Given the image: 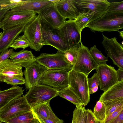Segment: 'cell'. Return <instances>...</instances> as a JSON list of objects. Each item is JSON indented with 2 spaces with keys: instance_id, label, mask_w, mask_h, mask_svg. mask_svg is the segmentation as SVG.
<instances>
[{
  "instance_id": "cell-1",
  "label": "cell",
  "mask_w": 123,
  "mask_h": 123,
  "mask_svg": "<svg viewBox=\"0 0 123 123\" xmlns=\"http://www.w3.org/2000/svg\"><path fill=\"white\" fill-rule=\"evenodd\" d=\"M85 27L91 31L103 32L116 31L123 28V14H112L106 12L101 17L88 23Z\"/></svg>"
},
{
  "instance_id": "cell-2",
  "label": "cell",
  "mask_w": 123,
  "mask_h": 123,
  "mask_svg": "<svg viewBox=\"0 0 123 123\" xmlns=\"http://www.w3.org/2000/svg\"><path fill=\"white\" fill-rule=\"evenodd\" d=\"M88 76L71 69L68 72V86L79 97L85 106L89 102Z\"/></svg>"
},
{
  "instance_id": "cell-3",
  "label": "cell",
  "mask_w": 123,
  "mask_h": 123,
  "mask_svg": "<svg viewBox=\"0 0 123 123\" xmlns=\"http://www.w3.org/2000/svg\"><path fill=\"white\" fill-rule=\"evenodd\" d=\"M58 91L51 87L40 84L30 89L25 96L32 108L37 104L50 101L58 96Z\"/></svg>"
},
{
  "instance_id": "cell-4",
  "label": "cell",
  "mask_w": 123,
  "mask_h": 123,
  "mask_svg": "<svg viewBox=\"0 0 123 123\" xmlns=\"http://www.w3.org/2000/svg\"><path fill=\"white\" fill-rule=\"evenodd\" d=\"M24 35L30 43L29 47L36 51H40L43 46L42 43L41 19L37 15L25 27Z\"/></svg>"
},
{
  "instance_id": "cell-5",
  "label": "cell",
  "mask_w": 123,
  "mask_h": 123,
  "mask_svg": "<svg viewBox=\"0 0 123 123\" xmlns=\"http://www.w3.org/2000/svg\"><path fill=\"white\" fill-rule=\"evenodd\" d=\"M31 110L25 95H23L12 100L0 110V120L4 122Z\"/></svg>"
},
{
  "instance_id": "cell-6",
  "label": "cell",
  "mask_w": 123,
  "mask_h": 123,
  "mask_svg": "<svg viewBox=\"0 0 123 123\" xmlns=\"http://www.w3.org/2000/svg\"><path fill=\"white\" fill-rule=\"evenodd\" d=\"M80 43V46L78 50L76 61L72 69L88 76L90 72L96 69L98 64L90 54L88 48L84 45L81 41Z\"/></svg>"
},
{
  "instance_id": "cell-7",
  "label": "cell",
  "mask_w": 123,
  "mask_h": 123,
  "mask_svg": "<svg viewBox=\"0 0 123 123\" xmlns=\"http://www.w3.org/2000/svg\"><path fill=\"white\" fill-rule=\"evenodd\" d=\"M41 19L43 45H50L58 50L64 52L67 49L61 37L59 29Z\"/></svg>"
},
{
  "instance_id": "cell-8",
  "label": "cell",
  "mask_w": 123,
  "mask_h": 123,
  "mask_svg": "<svg viewBox=\"0 0 123 123\" xmlns=\"http://www.w3.org/2000/svg\"><path fill=\"white\" fill-rule=\"evenodd\" d=\"M69 71L64 70L48 69L45 73L40 84L59 91L68 86Z\"/></svg>"
},
{
  "instance_id": "cell-9",
  "label": "cell",
  "mask_w": 123,
  "mask_h": 123,
  "mask_svg": "<svg viewBox=\"0 0 123 123\" xmlns=\"http://www.w3.org/2000/svg\"><path fill=\"white\" fill-rule=\"evenodd\" d=\"M37 13L30 11L14 12L9 11L0 23V28L4 30L16 26L27 24L37 15Z\"/></svg>"
},
{
  "instance_id": "cell-10",
  "label": "cell",
  "mask_w": 123,
  "mask_h": 123,
  "mask_svg": "<svg viewBox=\"0 0 123 123\" xmlns=\"http://www.w3.org/2000/svg\"><path fill=\"white\" fill-rule=\"evenodd\" d=\"M36 61L48 69L64 70L70 71L72 66L65 60L63 52L59 50L54 54L43 53L36 58Z\"/></svg>"
},
{
  "instance_id": "cell-11",
  "label": "cell",
  "mask_w": 123,
  "mask_h": 123,
  "mask_svg": "<svg viewBox=\"0 0 123 123\" xmlns=\"http://www.w3.org/2000/svg\"><path fill=\"white\" fill-rule=\"evenodd\" d=\"M58 29L61 37L67 49L79 44L81 41V34L74 20L66 21Z\"/></svg>"
},
{
  "instance_id": "cell-12",
  "label": "cell",
  "mask_w": 123,
  "mask_h": 123,
  "mask_svg": "<svg viewBox=\"0 0 123 123\" xmlns=\"http://www.w3.org/2000/svg\"><path fill=\"white\" fill-rule=\"evenodd\" d=\"M102 43L107 56L119 69L123 70V45L118 42L116 37L109 38L102 34Z\"/></svg>"
},
{
  "instance_id": "cell-13",
  "label": "cell",
  "mask_w": 123,
  "mask_h": 123,
  "mask_svg": "<svg viewBox=\"0 0 123 123\" xmlns=\"http://www.w3.org/2000/svg\"><path fill=\"white\" fill-rule=\"evenodd\" d=\"M110 3L107 0H76L75 2L79 12L85 11L93 13L91 22L100 17L105 13Z\"/></svg>"
},
{
  "instance_id": "cell-14",
  "label": "cell",
  "mask_w": 123,
  "mask_h": 123,
  "mask_svg": "<svg viewBox=\"0 0 123 123\" xmlns=\"http://www.w3.org/2000/svg\"><path fill=\"white\" fill-rule=\"evenodd\" d=\"M96 69L99 79L100 89L104 92L118 82L116 70L114 67L106 63H99Z\"/></svg>"
},
{
  "instance_id": "cell-15",
  "label": "cell",
  "mask_w": 123,
  "mask_h": 123,
  "mask_svg": "<svg viewBox=\"0 0 123 123\" xmlns=\"http://www.w3.org/2000/svg\"><path fill=\"white\" fill-rule=\"evenodd\" d=\"M48 69L36 61L25 68L23 73L25 77V89L29 90L32 87L40 84L43 76Z\"/></svg>"
},
{
  "instance_id": "cell-16",
  "label": "cell",
  "mask_w": 123,
  "mask_h": 123,
  "mask_svg": "<svg viewBox=\"0 0 123 123\" xmlns=\"http://www.w3.org/2000/svg\"><path fill=\"white\" fill-rule=\"evenodd\" d=\"M43 19L53 27L59 29L66 21L60 14L54 3L48 6L38 13Z\"/></svg>"
},
{
  "instance_id": "cell-17",
  "label": "cell",
  "mask_w": 123,
  "mask_h": 123,
  "mask_svg": "<svg viewBox=\"0 0 123 123\" xmlns=\"http://www.w3.org/2000/svg\"><path fill=\"white\" fill-rule=\"evenodd\" d=\"M26 24L16 26L3 30L0 37V53L8 49L20 34L23 32Z\"/></svg>"
},
{
  "instance_id": "cell-18",
  "label": "cell",
  "mask_w": 123,
  "mask_h": 123,
  "mask_svg": "<svg viewBox=\"0 0 123 123\" xmlns=\"http://www.w3.org/2000/svg\"><path fill=\"white\" fill-rule=\"evenodd\" d=\"M53 3L50 0H21L10 10L14 12L31 11L38 14L43 9Z\"/></svg>"
},
{
  "instance_id": "cell-19",
  "label": "cell",
  "mask_w": 123,
  "mask_h": 123,
  "mask_svg": "<svg viewBox=\"0 0 123 123\" xmlns=\"http://www.w3.org/2000/svg\"><path fill=\"white\" fill-rule=\"evenodd\" d=\"M75 1L76 0H58L54 3L62 16L66 19L74 20L79 13Z\"/></svg>"
},
{
  "instance_id": "cell-20",
  "label": "cell",
  "mask_w": 123,
  "mask_h": 123,
  "mask_svg": "<svg viewBox=\"0 0 123 123\" xmlns=\"http://www.w3.org/2000/svg\"><path fill=\"white\" fill-rule=\"evenodd\" d=\"M22 67L7 59L0 63V81L3 82L5 79L14 75L23 76Z\"/></svg>"
},
{
  "instance_id": "cell-21",
  "label": "cell",
  "mask_w": 123,
  "mask_h": 123,
  "mask_svg": "<svg viewBox=\"0 0 123 123\" xmlns=\"http://www.w3.org/2000/svg\"><path fill=\"white\" fill-rule=\"evenodd\" d=\"M36 58L31 51L23 49L18 52L13 51L10 58L15 63L26 68L36 61Z\"/></svg>"
},
{
  "instance_id": "cell-22",
  "label": "cell",
  "mask_w": 123,
  "mask_h": 123,
  "mask_svg": "<svg viewBox=\"0 0 123 123\" xmlns=\"http://www.w3.org/2000/svg\"><path fill=\"white\" fill-rule=\"evenodd\" d=\"M24 91L23 87L16 85L0 91V110L12 100L21 96Z\"/></svg>"
},
{
  "instance_id": "cell-23",
  "label": "cell",
  "mask_w": 123,
  "mask_h": 123,
  "mask_svg": "<svg viewBox=\"0 0 123 123\" xmlns=\"http://www.w3.org/2000/svg\"><path fill=\"white\" fill-rule=\"evenodd\" d=\"M123 98V80L111 87L101 95L99 100L104 102Z\"/></svg>"
},
{
  "instance_id": "cell-24",
  "label": "cell",
  "mask_w": 123,
  "mask_h": 123,
  "mask_svg": "<svg viewBox=\"0 0 123 123\" xmlns=\"http://www.w3.org/2000/svg\"><path fill=\"white\" fill-rule=\"evenodd\" d=\"M50 101L39 104L31 108V111L39 122L48 119L54 114L50 106Z\"/></svg>"
},
{
  "instance_id": "cell-25",
  "label": "cell",
  "mask_w": 123,
  "mask_h": 123,
  "mask_svg": "<svg viewBox=\"0 0 123 123\" xmlns=\"http://www.w3.org/2000/svg\"><path fill=\"white\" fill-rule=\"evenodd\" d=\"M6 123H40L31 110L6 120Z\"/></svg>"
},
{
  "instance_id": "cell-26",
  "label": "cell",
  "mask_w": 123,
  "mask_h": 123,
  "mask_svg": "<svg viewBox=\"0 0 123 123\" xmlns=\"http://www.w3.org/2000/svg\"><path fill=\"white\" fill-rule=\"evenodd\" d=\"M93 16V13L90 11L79 12L78 16L74 21L80 34H81L82 30L86 25L91 22Z\"/></svg>"
},
{
  "instance_id": "cell-27",
  "label": "cell",
  "mask_w": 123,
  "mask_h": 123,
  "mask_svg": "<svg viewBox=\"0 0 123 123\" xmlns=\"http://www.w3.org/2000/svg\"><path fill=\"white\" fill-rule=\"evenodd\" d=\"M58 95L69 101L76 106H84L83 103L80 98L68 86L58 91Z\"/></svg>"
},
{
  "instance_id": "cell-28",
  "label": "cell",
  "mask_w": 123,
  "mask_h": 123,
  "mask_svg": "<svg viewBox=\"0 0 123 123\" xmlns=\"http://www.w3.org/2000/svg\"><path fill=\"white\" fill-rule=\"evenodd\" d=\"M80 43L68 49L63 52V57L65 61L72 66L75 62Z\"/></svg>"
},
{
  "instance_id": "cell-29",
  "label": "cell",
  "mask_w": 123,
  "mask_h": 123,
  "mask_svg": "<svg viewBox=\"0 0 123 123\" xmlns=\"http://www.w3.org/2000/svg\"><path fill=\"white\" fill-rule=\"evenodd\" d=\"M93 112L97 120L104 123L106 117V109L103 102L99 100L98 101L94 108Z\"/></svg>"
},
{
  "instance_id": "cell-30",
  "label": "cell",
  "mask_w": 123,
  "mask_h": 123,
  "mask_svg": "<svg viewBox=\"0 0 123 123\" xmlns=\"http://www.w3.org/2000/svg\"><path fill=\"white\" fill-rule=\"evenodd\" d=\"M86 110L85 106H76L73 111L72 123H85Z\"/></svg>"
},
{
  "instance_id": "cell-31",
  "label": "cell",
  "mask_w": 123,
  "mask_h": 123,
  "mask_svg": "<svg viewBox=\"0 0 123 123\" xmlns=\"http://www.w3.org/2000/svg\"><path fill=\"white\" fill-rule=\"evenodd\" d=\"M106 109V117L123 105V98L103 102Z\"/></svg>"
},
{
  "instance_id": "cell-32",
  "label": "cell",
  "mask_w": 123,
  "mask_h": 123,
  "mask_svg": "<svg viewBox=\"0 0 123 123\" xmlns=\"http://www.w3.org/2000/svg\"><path fill=\"white\" fill-rule=\"evenodd\" d=\"M89 51L92 58L98 64L105 63L108 61V57L105 56L97 48L95 45L91 47Z\"/></svg>"
},
{
  "instance_id": "cell-33",
  "label": "cell",
  "mask_w": 123,
  "mask_h": 123,
  "mask_svg": "<svg viewBox=\"0 0 123 123\" xmlns=\"http://www.w3.org/2000/svg\"><path fill=\"white\" fill-rule=\"evenodd\" d=\"M105 12L112 14H123V1L110 2Z\"/></svg>"
},
{
  "instance_id": "cell-34",
  "label": "cell",
  "mask_w": 123,
  "mask_h": 123,
  "mask_svg": "<svg viewBox=\"0 0 123 123\" xmlns=\"http://www.w3.org/2000/svg\"><path fill=\"white\" fill-rule=\"evenodd\" d=\"M29 46V42L23 35L17 38L10 46L9 48H12L15 49L19 48H22L24 50Z\"/></svg>"
},
{
  "instance_id": "cell-35",
  "label": "cell",
  "mask_w": 123,
  "mask_h": 123,
  "mask_svg": "<svg viewBox=\"0 0 123 123\" xmlns=\"http://www.w3.org/2000/svg\"><path fill=\"white\" fill-rule=\"evenodd\" d=\"M3 82L13 86L18 85L25 84V79L22 76L14 75L9 77L5 79Z\"/></svg>"
},
{
  "instance_id": "cell-36",
  "label": "cell",
  "mask_w": 123,
  "mask_h": 123,
  "mask_svg": "<svg viewBox=\"0 0 123 123\" xmlns=\"http://www.w3.org/2000/svg\"><path fill=\"white\" fill-rule=\"evenodd\" d=\"M20 0H0V10L5 8L11 9L17 5Z\"/></svg>"
},
{
  "instance_id": "cell-37",
  "label": "cell",
  "mask_w": 123,
  "mask_h": 123,
  "mask_svg": "<svg viewBox=\"0 0 123 123\" xmlns=\"http://www.w3.org/2000/svg\"><path fill=\"white\" fill-rule=\"evenodd\" d=\"M87 82L89 93L93 88L99 85V80L97 73H94L91 78H88Z\"/></svg>"
},
{
  "instance_id": "cell-38",
  "label": "cell",
  "mask_w": 123,
  "mask_h": 123,
  "mask_svg": "<svg viewBox=\"0 0 123 123\" xmlns=\"http://www.w3.org/2000/svg\"><path fill=\"white\" fill-rule=\"evenodd\" d=\"M123 110V105H122L116 110L111 113L106 117L104 123H108L117 117Z\"/></svg>"
},
{
  "instance_id": "cell-39",
  "label": "cell",
  "mask_w": 123,
  "mask_h": 123,
  "mask_svg": "<svg viewBox=\"0 0 123 123\" xmlns=\"http://www.w3.org/2000/svg\"><path fill=\"white\" fill-rule=\"evenodd\" d=\"M40 123H64L63 121L59 118L55 114L48 119L39 121Z\"/></svg>"
},
{
  "instance_id": "cell-40",
  "label": "cell",
  "mask_w": 123,
  "mask_h": 123,
  "mask_svg": "<svg viewBox=\"0 0 123 123\" xmlns=\"http://www.w3.org/2000/svg\"><path fill=\"white\" fill-rule=\"evenodd\" d=\"M86 112L87 116L88 123H103L96 119L91 109H86Z\"/></svg>"
},
{
  "instance_id": "cell-41",
  "label": "cell",
  "mask_w": 123,
  "mask_h": 123,
  "mask_svg": "<svg viewBox=\"0 0 123 123\" xmlns=\"http://www.w3.org/2000/svg\"><path fill=\"white\" fill-rule=\"evenodd\" d=\"M13 51V48L7 49L1 52L0 55V63L5 60L10 58Z\"/></svg>"
},
{
  "instance_id": "cell-42",
  "label": "cell",
  "mask_w": 123,
  "mask_h": 123,
  "mask_svg": "<svg viewBox=\"0 0 123 123\" xmlns=\"http://www.w3.org/2000/svg\"><path fill=\"white\" fill-rule=\"evenodd\" d=\"M108 123H123V110L117 117Z\"/></svg>"
},
{
  "instance_id": "cell-43",
  "label": "cell",
  "mask_w": 123,
  "mask_h": 123,
  "mask_svg": "<svg viewBox=\"0 0 123 123\" xmlns=\"http://www.w3.org/2000/svg\"><path fill=\"white\" fill-rule=\"evenodd\" d=\"M117 75L118 81L123 80V70L119 69L116 70Z\"/></svg>"
},
{
  "instance_id": "cell-44",
  "label": "cell",
  "mask_w": 123,
  "mask_h": 123,
  "mask_svg": "<svg viewBox=\"0 0 123 123\" xmlns=\"http://www.w3.org/2000/svg\"><path fill=\"white\" fill-rule=\"evenodd\" d=\"M9 9L8 8H5L0 10V23L5 15L9 11Z\"/></svg>"
},
{
  "instance_id": "cell-45",
  "label": "cell",
  "mask_w": 123,
  "mask_h": 123,
  "mask_svg": "<svg viewBox=\"0 0 123 123\" xmlns=\"http://www.w3.org/2000/svg\"><path fill=\"white\" fill-rule=\"evenodd\" d=\"M98 86H97L93 88L89 93V94L90 95L95 93L98 91Z\"/></svg>"
},
{
  "instance_id": "cell-46",
  "label": "cell",
  "mask_w": 123,
  "mask_h": 123,
  "mask_svg": "<svg viewBox=\"0 0 123 123\" xmlns=\"http://www.w3.org/2000/svg\"><path fill=\"white\" fill-rule=\"evenodd\" d=\"M85 123H88V120L87 116V114L86 113V110H85Z\"/></svg>"
},
{
  "instance_id": "cell-47",
  "label": "cell",
  "mask_w": 123,
  "mask_h": 123,
  "mask_svg": "<svg viewBox=\"0 0 123 123\" xmlns=\"http://www.w3.org/2000/svg\"><path fill=\"white\" fill-rule=\"evenodd\" d=\"M119 32L120 33V36L122 38V39L123 38V31H119Z\"/></svg>"
},
{
  "instance_id": "cell-48",
  "label": "cell",
  "mask_w": 123,
  "mask_h": 123,
  "mask_svg": "<svg viewBox=\"0 0 123 123\" xmlns=\"http://www.w3.org/2000/svg\"><path fill=\"white\" fill-rule=\"evenodd\" d=\"M2 33V32H0V37Z\"/></svg>"
},
{
  "instance_id": "cell-49",
  "label": "cell",
  "mask_w": 123,
  "mask_h": 123,
  "mask_svg": "<svg viewBox=\"0 0 123 123\" xmlns=\"http://www.w3.org/2000/svg\"><path fill=\"white\" fill-rule=\"evenodd\" d=\"M123 41H122V45H123Z\"/></svg>"
},
{
  "instance_id": "cell-50",
  "label": "cell",
  "mask_w": 123,
  "mask_h": 123,
  "mask_svg": "<svg viewBox=\"0 0 123 123\" xmlns=\"http://www.w3.org/2000/svg\"><path fill=\"white\" fill-rule=\"evenodd\" d=\"M1 123H5V122H1Z\"/></svg>"
},
{
  "instance_id": "cell-51",
  "label": "cell",
  "mask_w": 123,
  "mask_h": 123,
  "mask_svg": "<svg viewBox=\"0 0 123 123\" xmlns=\"http://www.w3.org/2000/svg\"><path fill=\"white\" fill-rule=\"evenodd\" d=\"M1 121L0 120V123H1Z\"/></svg>"
},
{
  "instance_id": "cell-52",
  "label": "cell",
  "mask_w": 123,
  "mask_h": 123,
  "mask_svg": "<svg viewBox=\"0 0 123 123\" xmlns=\"http://www.w3.org/2000/svg\"></svg>"
},
{
  "instance_id": "cell-53",
  "label": "cell",
  "mask_w": 123,
  "mask_h": 123,
  "mask_svg": "<svg viewBox=\"0 0 123 123\" xmlns=\"http://www.w3.org/2000/svg\"></svg>"
}]
</instances>
